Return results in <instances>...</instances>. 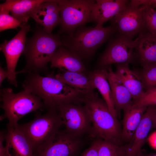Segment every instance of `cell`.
Masks as SVG:
<instances>
[{"label": "cell", "instance_id": "obj_1", "mask_svg": "<svg viewBox=\"0 0 156 156\" xmlns=\"http://www.w3.org/2000/svg\"><path fill=\"white\" fill-rule=\"evenodd\" d=\"M23 90L40 98L45 109L57 110L60 105L67 103H83L85 95L57 79L54 73L42 76L28 73L22 83Z\"/></svg>", "mask_w": 156, "mask_h": 156}, {"label": "cell", "instance_id": "obj_2", "mask_svg": "<svg viewBox=\"0 0 156 156\" xmlns=\"http://www.w3.org/2000/svg\"><path fill=\"white\" fill-rule=\"evenodd\" d=\"M36 27L32 36L27 39L23 53L26 64L21 70L23 73L47 74L48 63L62 44L60 35L49 33L38 25Z\"/></svg>", "mask_w": 156, "mask_h": 156}, {"label": "cell", "instance_id": "obj_3", "mask_svg": "<svg viewBox=\"0 0 156 156\" xmlns=\"http://www.w3.org/2000/svg\"><path fill=\"white\" fill-rule=\"evenodd\" d=\"M83 103L92 124L88 137L122 145V128L117 118L110 111L106 103L97 93L85 95Z\"/></svg>", "mask_w": 156, "mask_h": 156}, {"label": "cell", "instance_id": "obj_4", "mask_svg": "<svg viewBox=\"0 0 156 156\" xmlns=\"http://www.w3.org/2000/svg\"><path fill=\"white\" fill-rule=\"evenodd\" d=\"M116 26H96L94 27L84 25L72 33L61 36L62 45L82 61L89 60L98 49L111 39L116 33Z\"/></svg>", "mask_w": 156, "mask_h": 156}, {"label": "cell", "instance_id": "obj_5", "mask_svg": "<svg viewBox=\"0 0 156 156\" xmlns=\"http://www.w3.org/2000/svg\"><path fill=\"white\" fill-rule=\"evenodd\" d=\"M0 107L4 111L0 118H8L7 125L10 126H16L18 121L30 112L45 109L40 98L24 90L15 93L11 88H3L0 90Z\"/></svg>", "mask_w": 156, "mask_h": 156}, {"label": "cell", "instance_id": "obj_6", "mask_svg": "<svg viewBox=\"0 0 156 156\" xmlns=\"http://www.w3.org/2000/svg\"><path fill=\"white\" fill-rule=\"evenodd\" d=\"M35 118L27 123L17 124L25 136L33 152L40 145L53 137L63 125L57 110L49 109L42 115L37 112Z\"/></svg>", "mask_w": 156, "mask_h": 156}, {"label": "cell", "instance_id": "obj_7", "mask_svg": "<svg viewBox=\"0 0 156 156\" xmlns=\"http://www.w3.org/2000/svg\"><path fill=\"white\" fill-rule=\"evenodd\" d=\"M95 0H57L60 8V22L57 34H69L92 21V6Z\"/></svg>", "mask_w": 156, "mask_h": 156}, {"label": "cell", "instance_id": "obj_8", "mask_svg": "<svg viewBox=\"0 0 156 156\" xmlns=\"http://www.w3.org/2000/svg\"><path fill=\"white\" fill-rule=\"evenodd\" d=\"M83 144L82 137L59 131L53 137L36 149L33 156H76Z\"/></svg>", "mask_w": 156, "mask_h": 156}, {"label": "cell", "instance_id": "obj_9", "mask_svg": "<svg viewBox=\"0 0 156 156\" xmlns=\"http://www.w3.org/2000/svg\"><path fill=\"white\" fill-rule=\"evenodd\" d=\"M135 40L117 33L109 40L105 49L100 57L98 65L105 68L112 64L131 63L135 60L134 53Z\"/></svg>", "mask_w": 156, "mask_h": 156}, {"label": "cell", "instance_id": "obj_10", "mask_svg": "<svg viewBox=\"0 0 156 156\" xmlns=\"http://www.w3.org/2000/svg\"><path fill=\"white\" fill-rule=\"evenodd\" d=\"M20 30L11 40H5L0 46V51L3 53L7 64L8 73V81L15 87L18 86L16 75L22 73L21 70L16 71L18 59L24 52L27 40L26 34L30 29L27 23L21 24Z\"/></svg>", "mask_w": 156, "mask_h": 156}, {"label": "cell", "instance_id": "obj_11", "mask_svg": "<svg viewBox=\"0 0 156 156\" xmlns=\"http://www.w3.org/2000/svg\"><path fill=\"white\" fill-rule=\"evenodd\" d=\"M65 129L72 134L82 137L89 133L92 127L90 120L85 106L67 103L59 106L57 109Z\"/></svg>", "mask_w": 156, "mask_h": 156}, {"label": "cell", "instance_id": "obj_12", "mask_svg": "<svg viewBox=\"0 0 156 156\" xmlns=\"http://www.w3.org/2000/svg\"><path fill=\"white\" fill-rule=\"evenodd\" d=\"M142 8L131 1L112 20L117 27L116 33L132 39L137 34L147 31L143 21Z\"/></svg>", "mask_w": 156, "mask_h": 156}, {"label": "cell", "instance_id": "obj_13", "mask_svg": "<svg viewBox=\"0 0 156 156\" xmlns=\"http://www.w3.org/2000/svg\"><path fill=\"white\" fill-rule=\"evenodd\" d=\"M31 17L46 31L51 33L60 22V8L57 0H48L40 4L33 11Z\"/></svg>", "mask_w": 156, "mask_h": 156}, {"label": "cell", "instance_id": "obj_14", "mask_svg": "<svg viewBox=\"0 0 156 156\" xmlns=\"http://www.w3.org/2000/svg\"><path fill=\"white\" fill-rule=\"evenodd\" d=\"M127 0H96L92 9V21L96 22V26H103L107 21L112 20L127 5Z\"/></svg>", "mask_w": 156, "mask_h": 156}, {"label": "cell", "instance_id": "obj_15", "mask_svg": "<svg viewBox=\"0 0 156 156\" xmlns=\"http://www.w3.org/2000/svg\"><path fill=\"white\" fill-rule=\"evenodd\" d=\"M129 64H115L116 70L114 73L129 91L134 104L140 99L145 89L138 72L131 69Z\"/></svg>", "mask_w": 156, "mask_h": 156}, {"label": "cell", "instance_id": "obj_16", "mask_svg": "<svg viewBox=\"0 0 156 156\" xmlns=\"http://www.w3.org/2000/svg\"><path fill=\"white\" fill-rule=\"evenodd\" d=\"M51 68L61 72H78L88 73L82 60L62 44L59 46L51 60Z\"/></svg>", "mask_w": 156, "mask_h": 156}, {"label": "cell", "instance_id": "obj_17", "mask_svg": "<svg viewBox=\"0 0 156 156\" xmlns=\"http://www.w3.org/2000/svg\"><path fill=\"white\" fill-rule=\"evenodd\" d=\"M7 125L5 146L9 156H33V150L27 139L17 126Z\"/></svg>", "mask_w": 156, "mask_h": 156}, {"label": "cell", "instance_id": "obj_18", "mask_svg": "<svg viewBox=\"0 0 156 156\" xmlns=\"http://www.w3.org/2000/svg\"><path fill=\"white\" fill-rule=\"evenodd\" d=\"M153 127L151 112L148 106L142 118L129 142L125 145V156H140L142 148Z\"/></svg>", "mask_w": 156, "mask_h": 156}, {"label": "cell", "instance_id": "obj_19", "mask_svg": "<svg viewBox=\"0 0 156 156\" xmlns=\"http://www.w3.org/2000/svg\"><path fill=\"white\" fill-rule=\"evenodd\" d=\"M135 40L136 60L142 67L156 64V35L144 32L140 34Z\"/></svg>", "mask_w": 156, "mask_h": 156}, {"label": "cell", "instance_id": "obj_20", "mask_svg": "<svg viewBox=\"0 0 156 156\" xmlns=\"http://www.w3.org/2000/svg\"><path fill=\"white\" fill-rule=\"evenodd\" d=\"M107 78L111 88L114 106L118 117L121 110L133 104L131 94L118 78L111 66L107 67Z\"/></svg>", "mask_w": 156, "mask_h": 156}, {"label": "cell", "instance_id": "obj_21", "mask_svg": "<svg viewBox=\"0 0 156 156\" xmlns=\"http://www.w3.org/2000/svg\"><path fill=\"white\" fill-rule=\"evenodd\" d=\"M148 107L133 105L123 110L122 138L123 142L127 144L138 127Z\"/></svg>", "mask_w": 156, "mask_h": 156}, {"label": "cell", "instance_id": "obj_22", "mask_svg": "<svg viewBox=\"0 0 156 156\" xmlns=\"http://www.w3.org/2000/svg\"><path fill=\"white\" fill-rule=\"evenodd\" d=\"M48 0H6L0 5V9L9 11L22 24L27 23L35 8Z\"/></svg>", "mask_w": 156, "mask_h": 156}, {"label": "cell", "instance_id": "obj_23", "mask_svg": "<svg viewBox=\"0 0 156 156\" xmlns=\"http://www.w3.org/2000/svg\"><path fill=\"white\" fill-rule=\"evenodd\" d=\"M58 80L85 95L93 94L96 89L88 75L85 73L61 72L55 75Z\"/></svg>", "mask_w": 156, "mask_h": 156}, {"label": "cell", "instance_id": "obj_24", "mask_svg": "<svg viewBox=\"0 0 156 156\" xmlns=\"http://www.w3.org/2000/svg\"><path fill=\"white\" fill-rule=\"evenodd\" d=\"M107 67L99 68L89 71L88 75L101 94L112 114L117 118L111 88L107 78Z\"/></svg>", "mask_w": 156, "mask_h": 156}, {"label": "cell", "instance_id": "obj_25", "mask_svg": "<svg viewBox=\"0 0 156 156\" xmlns=\"http://www.w3.org/2000/svg\"><path fill=\"white\" fill-rule=\"evenodd\" d=\"M98 141V156H125V145H118L101 139Z\"/></svg>", "mask_w": 156, "mask_h": 156}, {"label": "cell", "instance_id": "obj_26", "mask_svg": "<svg viewBox=\"0 0 156 156\" xmlns=\"http://www.w3.org/2000/svg\"><path fill=\"white\" fill-rule=\"evenodd\" d=\"M143 21L146 30L156 35V10L149 6L140 5Z\"/></svg>", "mask_w": 156, "mask_h": 156}, {"label": "cell", "instance_id": "obj_27", "mask_svg": "<svg viewBox=\"0 0 156 156\" xmlns=\"http://www.w3.org/2000/svg\"><path fill=\"white\" fill-rule=\"evenodd\" d=\"M142 67L141 71L138 72L145 90L149 88L156 87V64Z\"/></svg>", "mask_w": 156, "mask_h": 156}, {"label": "cell", "instance_id": "obj_28", "mask_svg": "<svg viewBox=\"0 0 156 156\" xmlns=\"http://www.w3.org/2000/svg\"><path fill=\"white\" fill-rule=\"evenodd\" d=\"M7 10L0 9V31L20 27L21 23L18 20L9 14Z\"/></svg>", "mask_w": 156, "mask_h": 156}, {"label": "cell", "instance_id": "obj_29", "mask_svg": "<svg viewBox=\"0 0 156 156\" xmlns=\"http://www.w3.org/2000/svg\"><path fill=\"white\" fill-rule=\"evenodd\" d=\"M133 104L140 106H156V87L146 90L139 101Z\"/></svg>", "mask_w": 156, "mask_h": 156}, {"label": "cell", "instance_id": "obj_30", "mask_svg": "<svg viewBox=\"0 0 156 156\" xmlns=\"http://www.w3.org/2000/svg\"><path fill=\"white\" fill-rule=\"evenodd\" d=\"M93 140L89 147L86 149L80 156H98L97 140Z\"/></svg>", "mask_w": 156, "mask_h": 156}, {"label": "cell", "instance_id": "obj_31", "mask_svg": "<svg viewBox=\"0 0 156 156\" xmlns=\"http://www.w3.org/2000/svg\"><path fill=\"white\" fill-rule=\"evenodd\" d=\"M5 134L3 131H1L0 133V156H9L7 152L5 146H4L3 143L5 140Z\"/></svg>", "mask_w": 156, "mask_h": 156}, {"label": "cell", "instance_id": "obj_32", "mask_svg": "<svg viewBox=\"0 0 156 156\" xmlns=\"http://www.w3.org/2000/svg\"><path fill=\"white\" fill-rule=\"evenodd\" d=\"M153 123V127L156 128V106H149Z\"/></svg>", "mask_w": 156, "mask_h": 156}, {"label": "cell", "instance_id": "obj_33", "mask_svg": "<svg viewBox=\"0 0 156 156\" xmlns=\"http://www.w3.org/2000/svg\"><path fill=\"white\" fill-rule=\"evenodd\" d=\"M8 73L7 70H5L1 66H0V85L1 86L3 81L8 77Z\"/></svg>", "mask_w": 156, "mask_h": 156}, {"label": "cell", "instance_id": "obj_34", "mask_svg": "<svg viewBox=\"0 0 156 156\" xmlns=\"http://www.w3.org/2000/svg\"><path fill=\"white\" fill-rule=\"evenodd\" d=\"M148 140L150 145L156 149V131L150 136L148 138Z\"/></svg>", "mask_w": 156, "mask_h": 156}, {"label": "cell", "instance_id": "obj_35", "mask_svg": "<svg viewBox=\"0 0 156 156\" xmlns=\"http://www.w3.org/2000/svg\"><path fill=\"white\" fill-rule=\"evenodd\" d=\"M140 156H156V153H152L148 154H142Z\"/></svg>", "mask_w": 156, "mask_h": 156}]
</instances>
